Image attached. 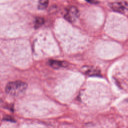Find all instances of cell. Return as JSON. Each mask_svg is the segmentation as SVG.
Masks as SVG:
<instances>
[{"mask_svg":"<svg viewBox=\"0 0 128 128\" xmlns=\"http://www.w3.org/2000/svg\"><path fill=\"white\" fill-rule=\"evenodd\" d=\"M84 72L86 74L90 76H98L100 75V72L98 70L92 67H86L84 68Z\"/></svg>","mask_w":128,"mask_h":128,"instance_id":"5","label":"cell"},{"mask_svg":"<svg viewBox=\"0 0 128 128\" xmlns=\"http://www.w3.org/2000/svg\"><path fill=\"white\" fill-rule=\"evenodd\" d=\"M44 20L42 18L37 17L34 20V28H38L40 27L44 23Z\"/></svg>","mask_w":128,"mask_h":128,"instance_id":"7","label":"cell"},{"mask_svg":"<svg viewBox=\"0 0 128 128\" xmlns=\"http://www.w3.org/2000/svg\"><path fill=\"white\" fill-rule=\"evenodd\" d=\"M27 88V84L24 82L16 80L8 82L5 88L6 92L12 96H18L22 94Z\"/></svg>","mask_w":128,"mask_h":128,"instance_id":"1","label":"cell"},{"mask_svg":"<svg viewBox=\"0 0 128 128\" xmlns=\"http://www.w3.org/2000/svg\"><path fill=\"white\" fill-rule=\"evenodd\" d=\"M48 4V0H38V8L40 10H43L46 9Z\"/></svg>","mask_w":128,"mask_h":128,"instance_id":"6","label":"cell"},{"mask_svg":"<svg viewBox=\"0 0 128 128\" xmlns=\"http://www.w3.org/2000/svg\"><path fill=\"white\" fill-rule=\"evenodd\" d=\"M110 7L114 12L124 14L128 12V2L126 1H118L110 4Z\"/></svg>","mask_w":128,"mask_h":128,"instance_id":"2","label":"cell"},{"mask_svg":"<svg viewBox=\"0 0 128 128\" xmlns=\"http://www.w3.org/2000/svg\"><path fill=\"white\" fill-rule=\"evenodd\" d=\"M79 16V10L74 6H70L64 15V18L70 22H73L78 18Z\"/></svg>","mask_w":128,"mask_h":128,"instance_id":"3","label":"cell"},{"mask_svg":"<svg viewBox=\"0 0 128 128\" xmlns=\"http://www.w3.org/2000/svg\"><path fill=\"white\" fill-rule=\"evenodd\" d=\"M86 0L91 4H96L98 2L96 0Z\"/></svg>","mask_w":128,"mask_h":128,"instance_id":"9","label":"cell"},{"mask_svg":"<svg viewBox=\"0 0 128 128\" xmlns=\"http://www.w3.org/2000/svg\"><path fill=\"white\" fill-rule=\"evenodd\" d=\"M6 120H8V121H11V122H13L14 120L12 118H11L10 116H6V118H4Z\"/></svg>","mask_w":128,"mask_h":128,"instance_id":"8","label":"cell"},{"mask_svg":"<svg viewBox=\"0 0 128 128\" xmlns=\"http://www.w3.org/2000/svg\"><path fill=\"white\" fill-rule=\"evenodd\" d=\"M49 64L54 68H64L68 66V63L64 61H60L55 60H49Z\"/></svg>","mask_w":128,"mask_h":128,"instance_id":"4","label":"cell"}]
</instances>
